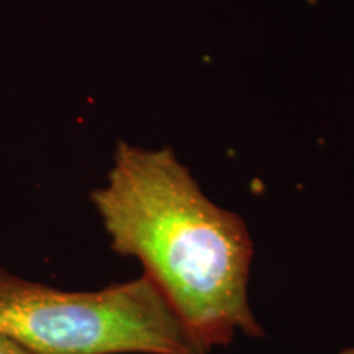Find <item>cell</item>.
<instances>
[{"label":"cell","instance_id":"6da1fadb","mask_svg":"<svg viewBox=\"0 0 354 354\" xmlns=\"http://www.w3.org/2000/svg\"><path fill=\"white\" fill-rule=\"evenodd\" d=\"M92 201L112 250L135 256L203 351L238 330L264 331L248 305L253 245L238 215L218 209L171 151L118 145L109 184Z\"/></svg>","mask_w":354,"mask_h":354},{"label":"cell","instance_id":"7a4b0ae2","mask_svg":"<svg viewBox=\"0 0 354 354\" xmlns=\"http://www.w3.org/2000/svg\"><path fill=\"white\" fill-rule=\"evenodd\" d=\"M0 336L32 354H205L146 276L69 292L0 268Z\"/></svg>","mask_w":354,"mask_h":354},{"label":"cell","instance_id":"3957f363","mask_svg":"<svg viewBox=\"0 0 354 354\" xmlns=\"http://www.w3.org/2000/svg\"><path fill=\"white\" fill-rule=\"evenodd\" d=\"M0 354H32V353H28L26 349L19 346L17 343L10 342V339L0 336Z\"/></svg>","mask_w":354,"mask_h":354},{"label":"cell","instance_id":"277c9868","mask_svg":"<svg viewBox=\"0 0 354 354\" xmlns=\"http://www.w3.org/2000/svg\"><path fill=\"white\" fill-rule=\"evenodd\" d=\"M339 354H354V349H346V351L339 353Z\"/></svg>","mask_w":354,"mask_h":354}]
</instances>
